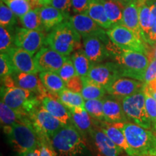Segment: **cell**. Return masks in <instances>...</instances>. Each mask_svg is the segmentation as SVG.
Listing matches in <instances>:
<instances>
[{
  "label": "cell",
  "instance_id": "obj_52",
  "mask_svg": "<svg viewBox=\"0 0 156 156\" xmlns=\"http://www.w3.org/2000/svg\"><path fill=\"white\" fill-rule=\"evenodd\" d=\"M147 0H138L139 2H147Z\"/></svg>",
  "mask_w": 156,
  "mask_h": 156
},
{
  "label": "cell",
  "instance_id": "obj_36",
  "mask_svg": "<svg viewBox=\"0 0 156 156\" xmlns=\"http://www.w3.org/2000/svg\"><path fill=\"white\" fill-rule=\"evenodd\" d=\"M18 17H20L31 9L28 0H2Z\"/></svg>",
  "mask_w": 156,
  "mask_h": 156
},
{
  "label": "cell",
  "instance_id": "obj_10",
  "mask_svg": "<svg viewBox=\"0 0 156 156\" xmlns=\"http://www.w3.org/2000/svg\"><path fill=\"white\" fill-rule=\"evenodd\" d=\"M108 38L119 48L124 50H131L147 54L150 46L136 36L131 30L122 25H116L106 30Z\"/></svg>",
  "mask_w": 156,
  "mask_h": 156
},
{
  "label": "cell",
  "instance_id": "obj_28",
  "mask_svg": "<svg viewBox=\"0 0 156 156\" xmlns=\"http://www.w3.org/2000/svg\"><path fill=\"white\" fill-rule=\"evenodd\" d=\"M83 82V87L81 94L85 100L101 99L106 95V90L105 87L93 81L87 77H82Z\"/></svg>",
  "mask_w": 156,
  "mask_h": 156
},
{
  "label": "cell",
  "instance_id": "obj_45",
  "mask_svg": "<svg viewBox=\"0 0 156 156\" xmlns=\"http://www.w3.org/2000/svg\"><path fill=\"white\" fill-rule=\"evenodd\" d=\"M150 63L146 69L144 83H148L156 79V59L154 58H149Z\"/></svg>",
  "mask_w": 156,
  "mask_h": 156
},
{
  "label": "cell",
  "instance_id": "obj_30",
  "mask_svg": "<svg viewBox=\"0 0 156 156\" xmlns=\"http://www.w3.org/2000/svg\"><path fill=\"white\" fill-rule=\"evenodd\" d=\"M70 58L75 66L77 75L82 77H87L93 64L87 58L84 50L80 48L75 50Z\"/></svg>",
  "mask_w": 156,
  "mask_h": 156
},
{
  "label": "cell",
  "instance_id": "obj_23",
  "mask_svg": "<svg viewBox=\"0 0 156 156\" xmlns=\"http://www.w3.org/2000/svg\"><path fill=\"white\" fill-rule=\"evenodd\" d=\"M96 122L101 129L117 146L122 148L129 155L134 156L133 151L129 145L125 136L120 129L115 126L114 124L107 122L106 121H103V122L96 121Z\"/></svg>",
  "mask_w": 156,
  "mask_h": 156
},
{
  "label": "cell",
  "instance_id": "obj_7",
  "mask_svg": "<svg viewBox=\"0 0 156 156\" xmlns=\"http://www.w3.org/2000/svg\"><path fill=\"white\" fill-rule=\"evenodd\" d=\"M82 38L84 52L93 64L112 58L111 47L113 42L108 38L106 30L97 34L84 35Z\"/></svg>",
  "mask_w": 156,
  "mask_h": 156
},
{
  "label": "cell",
  "instance_id": "obj_15",
  "mask_svg": "<svg viewBox=\"0 0 156 156\" xmlns=\"http://www.w3.org/2000/svg\"><path fill=\"white\" fill-rule=\"evenodd\" d=\"M145 83L128 77H119L106 88L109 95L122 98L143 90Z\"/></svg>",
  "mask_w": 156,
  "mask_h": 156
},
{
  "label": "cell",
  "instance_id": "obj_29",
  "mask_svg": "<svg viewBox=\"0 0 156 156\" xmlns=\"http://www.w3.org/2000/svg\"><path fill=\"white\" fill-rule=\"evenodd\" d=\"M57 98L68 110L76 108H85V99L81 93H75L65 88L58 93Z\"/></svg>",
  "mask_w": 156,
  "mask_h": 156
},
{
  "label": "cell",
  "instance_id": "obj_16",
  "mask_svg": "<svg viewBox=\"0 0 156 156\" xmlns=\"http://www.w3.org/2000/svg\"><path fill=\"white\" fill-rule=\"evenodd\" d=\"M15 72L17 73H38L34 62V57L30 53L23 48L14 46L7 53Z\"/></svg>",
  "mask_w": 156,
  "mask_h": 156
},
{
  "label": "cell",
  "instance_id": "obj_4",
  "mask_svg": "<svg viewBox=\"0 0 156 156\" xmlns=\"http://www.w3.org/2000/svg\"><path fill=\"white\" fill-rule=\"evenodd\" d=\"M49 141L58 156H77L86 147L84 136L72 122L62 126Z\"/></svg>",
  "mask_w": 156,
  "mask_h": 156
},
{
  "label": "cell",
  "instance_id": "obj_6",
  "mask_svg": "<svg viewBox=\"0 0 156 156\" xmlns=\"http://www.w3.org/2000/svg\"><path fill=\"white\" fill-rule=\"evenodd\" d=\"M1 101L11 108L21 114L28 115L37 106L41 104V98L36 93L19 87L1 88Z\"/></svg>",
  "mask_w": 156,
  "mask_h": 156
},
{
  "label": "cell",
  "instance_id": "obj_42",
  "mask_svg": "<svg viewBox=\"0 0 156 156\" xmlns=\"http://www.w3.org/2000/svg\"><path fill=\"white\" fill-rule=\"evenodd\" d=\"M51 5L63 12L69 19V12L72 8L71 0H52Z\"/></svg>",
  "mask_w": 156,
  "mask_h": 156
},
{
  "label": "cell",
  "instance_id": "obj_17",
  "mask_svg": "<svg viewBox=\"0 0 156 156\" xmlns=\"http://www.w3.org/2000/svg\"><path fill=\"white\" fill-rule=\"evenodd\" d=\"M15 82L16 87L28 90L31 92L36 93L38 96L42 98L44 95L48 94V91L43 85L40 77L34 73H17L15 72L11 75Z\"/></svg>",
  "mask_w": 156,
  "mask_h": 156
},
{
  "label": "cell",
  "instance_id": "obj_50",
  "mask_svg": "<svg viewBox=\"0 0 156 156\" xmlns=\"http://www.w3.org/2000/svg\"><path fill=\"white\" fill-rule=\"evenodd\" d=\"M41 155V148H40V145L38 146L36 148L32 150V151L28 152V153H25V155L22 156H40Z\"/></svg>",
  "mask_w": 156,
  "mask_h": 156
},
{
  "label": "cell",
  "instance_id": "obj_41",
  "mask_svg": "<svg viewBox=\"0 0 156 156\" xmlns=\"http://www.w3.org/2000/svg\"><path fill=\"white\" fill-rule=\"evenodd\" d=\"M14 73L15 70L12 65L8 54L7 53L1 54L0 55V77H1V80L4 79L7 76L12 75Z\"/></svg>",
  "mask_w": 156,
  "mask_h": 156
},
{
  "label": "cell",
  "instance_id": "obj_39",
  "mask_svg": "<svg viewBox=\"0 0 156 156\" xmlns=\"http://www.w3.org/2000/svg\"><path fill=\"white\" fill-rule=\"evenodd\" d=\"M147 2L151 9V27L147 39L148 46H152L156 44V0H147Z\"/></svg>",
  "mask_w": 156,
  "mask_h": 156
},
{
  "label": "cell",
  "instance_id": "obj_9",
  "mask_svg": "<svg viewBox=\"0 0 156 156\" xmlns=\"http://www.w3.org/2000/svg\"><path fill=\"white\" fill-rule=\"evenodd\" d=\"M40 140H48L61 129L64 124L52 116L40 104L28 115Z\"/></svg>",
  "mask_w": 156,
  "mask_h": 156
},
{
  "label": "cell",
  "instance_id": "obj_46",
  "mask_svg": "<svg viewBox=\"0 0 156 156\" xmlns=\"http://www.w3.org/2000/svg\"><path fill=\"white\" fill-rule=\"evenodd\" d=\"M41 155L40 156H56V152L51 145L50 141L48 140H40Z\"/></svg>",
  "mask_w": 156,
  "mask_h": 156
},
{
  "label": "cell",
  "instance_id": "obj_26",
  "mask_svg": "<svg viewBox=\"0 0 156 156\" xmlns=\"http://www.w3.org/2000/svg\"><path fill=\"white\" fill-rule=\"evenodd\" d=\"M85 14L90 17L99 26L105 30L112 28L101 0H91Z\"/></svg>",
  "mask_w": 156,
  "mask_h": 156
},
{
  "label": "cell",
  "instance_id": "obj_11",
  "mask_svg": "<svg viewBox=\"0 0 156 156\" xmlns=\"http://www.w3.org/2000/svg\"><path fill=\"white\" fill-rule=\"evenodd\" d=\"M13 36L15 46L27 51L32 55L41 49L46 38L44 31L30 30L25 28H15Z\"/></svg>",
  "mask_w": 156,
  "mask_h": 156
},
{
  "label": "cell",
  "instance_id": "obj_22",
  "mask_svg": "<svg viewBox=\"0 0 156 156\" xmlns=\"http://www.w3.org/2000/svg\"><path fill=\"white\" fill-rule=\"evenodd\" d=\"M70 120L83 136L90 134L94 125V119L90 116L85 108H76L68 110Z\"/></svg>",
  "mask_w": 156,
  "mask_h": 156
},
{
  "label": "cell",
  "instance_id": "obj_37",
  "mask_svg": "<svg viewBox=\"0 0 156 156\" xmlns=\"http://www.w3.org/2000/svg\"><path fill=\"white\" fill-rule=\"evenodd\" d=\"M145 96V107L152 123V131L156 134V100L151 93L144 87Z\"/></svg>",
  "mask_w": 156,
  "mask_h": 156
},
{
  "label": "cell",
  "instance_id": "obj_51",
  "mask_svg": "<svg viewBox=\"0 0 156 156\" xmlns=\"http://www.w3.org/2000/svg\"><path fill=\"white\" fill-rule=\"evenodd\" d=\"M116 1L119 2L123 4L124 6H126L127 4L131 2H132V1H134V0H116Z\"/></svg>",
  "mask_w": 156,
  "mask_h": 156
},
{
  "label": "cell",
  "instance_id": "obj_1",
  "mask_svg": "<svg viewBox=\"0 0 156 156\" xmlns=\"http://www.w3.org/2000/svg\"><path fill=\"white\" fill-rule=\"evenodd\" d=\"M112 58L118 65L122 77H128L144 82L150 60L145 54L131 50H124L114 44Z\"/></svg>",
  "mask_w": 156,
  "mask_h": 156
},
{
  "label": "cell",
  "instance_id": "obj_21",
  "mask_svg": "<svg viewBox=\"0 0 156 156\" xmlns=\"http://www.w3.org/2000/svg\"><path fill=\"white\" fill-rule=\"evenodd\" d=\"M41 104L52 116L56 117L64 125L71 122L70 115L68 109L60 102L57 98L48 94L44 95L41 99Z\"/></svg>",
  "mask_w": 156,
  "mask_h": 156
},
{
  "label": "cell",
  "instance_id": "obj_40",
  "mask_svg": "<svg viewBox=\"0 0 156 156\" xmlns=\"http://www.w3.org/2000/svg\"><path fill=\"white\" fill-rule=\"evenodd\" d=\"M56 73L61 77L62 79L65 82V83L68 80H69L72 77L77 75L75 66H74L71 58H67V59L66 60L62 67L58 70Z\"/></svg>",
  "mask_w": 156,
  "mask_h": 156
},
{
  "label": "cell",
  "instance_id": "obj_32",
  "mask_svg": "<svg viewBox=\"0 0 156 156\" xmlns=\"http://www.w3.org/2000/svg\"><path fill=\"white\" fill-rule=\"evenodd\" d=\"M151 9L147 2H139L140 25L142 30V36H143V40L146 44H147V37L149 36L150 31H151Z\"/></svg>",
  "mask_w": 156,
  "mask_h": 156
},
{
  "label": "cell",
  "instance_id": "obj_20",
  "mask_svg": "<svg viewBox=\"0 0 156 156\" xmlns=\"http://www.w3.org/2000/svg\"><path fill=\"white\" fill-rule=\"evenodd\" d=\"M68 20L73 28L81 36L84 35L100 34L105 30V29L99 26L90 17L85 13L75 14L73 16H70Z\"/></svg>",
  "mask_w": 156,
  "mask_h": 156
},
{
  "label": "cell",
  "instance_id": "obj_49",
  "mask_svg": "<svg viewBox=\"0 0 156 156\" xmlns=\"http://www.w3.org/2000/svg\"><path fill=\"white\" fill-rule=\"evenodd\" d=\"M148 58H154L156 59V44H154L153 46H150L147 50V54Z\"/></svg>",
  "mask_w": 156,
  "mask_h": 156
},
{
  "label": "cell",
  "instance_id": "obj_12",
  "mask_svg": "<svg viewBox=\"0 0 156 156\" xmlns=\"http://www.w3.org/2000/svg\"><path fill=\"white\" fill-rule=\"evenodd\" d=\"M87 77L106 90L116 80L122 77L118 65L115 62L93 64Z\"/></svg>",
  "mask_w": 156,
  "mask_h": 156
},
{
  "label": "cell",
  "instance_id": "obj_47",
  "mask_svg": "<svg viewBox=\"0 0 156 156\" xmlns=\"http://www.w3.org/2000/svg\"><path fill=\"white\" fill-rule=\"evenodd\" d=\"M31 9L41 7L45 5H51L52 0H28Z\"/></svg>",
  "mask_w": 156,
  "mask_h": 156
},
{
  "label": "cell",
  "instance_id": "obj_48",
  "mask_svg": "<svg viewBox=\"0 0 156 156\" xmlns=\"http://www.w3.org/2000/svg\"><path fill=\"white\" fill-rule=\"evenodd\" d=\"M145 88L153 95V97L156 100V79L150 83H145Z\"/></svg>",
  "mask_w": 156,
  "mask_h": 156
},
{
  "label": "cell",
  "instance_id": "obj_19",
  "mask_svg": "<svg viewBox=\"0 0 156 156\" xmlns=\"http://www.w3.org/2000/svg\"><path fill=\"white\" fill-rule=\"evenodd\" d=\"M122 25H124L126 28L131 30L140 40L145 42L140 25L139 2L137 0H134L124 7L123 11Z\"/></svg>",
  "mask_w": 156,
  "mask_h": 156
},
{
  "label": "cell",
  "instance_id": "obj_33",
  "mask_svg": "<svg viewBox=\"0 0 156 156\" xmlns=\"http://www.w3.org/2000/svg\"><path fill=\"white\" fill-rule=\"evenodd\" d=\"M19 20L23 28L44 32L46 31L41 22L38 8L30 9L23 16L19 17Z\"/></svg>",
  "mask_w": 156,
  "mask_h": 156
},
{
  "label": "cell",
  "instance_id": "obj_18",
  "mask_svg": "<svg viewBox=\"0 0 156 156\" xmlns=\"http://www.w3.org/2000/svg\"><path fill=\"white\" fill-rule=\"evenodd\" d=\"M103 100V114L106 122L112 124L129 122L119 98L110 95L104 97Z\"/></svg>",
  "mask_w": 156,
  "mask_h": 156
},
{
  "label": "cell",
  "instance_id": "obj_8",
  "mask_svg": "<svg viewBox=\"0 0 156 156\" xmlns=\"http://www.w3.org/2000/svg\"><path fill=\"white\" fill-rule=\"evenodd\" d=\"M119 100L129 122L152 131V123L146 110L143 90Z\"/></svg>",
  "mask_w": 156,
  "mask_h": 156
},
{
  "label": "cell",
  "instance_id": "obj_27",
  "mask_svg": "<svg viewBox=\"0 0 156 156\" xmlns=\"http://www.w3.org/2000/svg\"><path fill=\"white\" fill-rule=\"evenodd\" d=\"M112 27L122 25L124 6L116 0H101Z\"/></svg>",
  "mask_w": 156,
  "mask_h": 156
},
{
  "label": "cell",
  "instance_id": "obj_24",
  "mask_svg": "<svg viewBox=\"0 0 156 156\" xmlns=\"http://www.w3.org/2000/svg\"><path fill=\"white\" fill-rule=\"evenodd\" d=\"M38 10L46 31H50L68 19L63 12L51 5L43 6L38 8Z\"/></svg>",
  "mask_w": 156,
  "mask_h": 156
},
{
  "label": "cell",
  "instance_id": "obj_44",
  "mask_svg": "<svg viewBox=\"0 0 156 156\" xmlns=\"http://www.w3.org/2000/svg\"><path fill=\"white\" fill-rule=\"evenodd\" d=\"M91 0H71L72 8L75 14L86 12Z\"/></svg>",
  "mask_w": 156,
  "mask_h": 156
},
{
  "label": "cell",
  "instance_id": "obj_14",
  "mask_svg": "<svg viewBox=\"0 0 156 156\" xmlns=\"http://www.w3.org/2000/svg\"><path fill=\"white\" fill-rule=\"evenodd\" d=\"M90 135L101 156H120L124 153L122 148L117 146L101 129L95 120Z\"/></svg>",
  "mask_w": 156,
  "mask_h": 156
},
{
  "label": "cell",
  "instance_id": "obj_34",
  "mask_svg": "<svg viewBox=\"0 0 156 156\" xmlns=\"http://www.w3.org/2000/svg\"><path fill=\"white\" fill-rule=\"evenodd\" d=\"M85 108L94 120L98 122L105 121L103 98L85 100Z\"/></svg>",
  "mask_w": 156,
  "mask_h": 156
},
{
  "label": "cell",
  "instance_id": "obj_25",
  "mask_svg": "<svg viewBox=\"0 0 156 156\" xmlns=\"http://www.w3.org/2000/svg\"><path fill=\"white\" fill-rule=\"evenodd\" d=\"M43 85L49 94L56 96L66 88V83L61 77L54 72H42L39 74Z\"/></svg>",
  "mask_w": 156,
  "mask_h": 156
},
{
  "label": "cell",
  "instance_id": "obj_38",
  "mask_svg": "<svg viewBox=\"0 0 156 156\" xmlns=\"http://www.w3.org/2000/svg\"><path fill=\"white\" fill-rule=\"evenodd\" d=\"M14 36L11 34L9 29L0 27V51L1 54L7 53L9 50L14 47Z\"/></svg>",
  "mask_w": 156,
  "mask_h": 156
},
{
  "label": "cell",
  "instance_id": "obj_43",
  "mask_svg": "<svg viewBox=\"0 0 156 156\" xmlns=\"http://www.w3.org/2000/svg\"><path fill=\"white\" fill-rule=\"evenodd\" d=\"M83 87V82L82 77L76 75L66 83V88L75 93H81Z\"/></svg>",
  "mask_w": 156,
  "mask_h": 156
},
{
  "label": "cell",
  "instance_id": "obj_3",
  "mask_svg": "<svg viewBox=\"0 0 156 156\" xmlns=\"http://www.w3.org/2000/svg\"><path fill=\"white\" fill-rule=\"evenodd\" d=\"M14 151L20 156L25 155L40 145V139L28 116L11 126L4 127Z\"/></svg>",
  "mask_w": 156,
  "mask_h": 156
},
{
  "label": "cell",
  "instance_id": "obj_31",
  "mask_svg": "<svg viewBox=\"0 0 156 156\" xmlns=\"http://www.w3.org/2000/svg\"><path fill=\"white\" fill-rule=\"evenodd\" d=\"M28 116L13 110L7 106L3 101L0 103V119L4 127L11 126L15 123L21 122Z\"/></svg>",
  "mask_w": 156,
  "mask_h": 156
},
{
  "label": "cell",
  "instance_id": "obj_35",
  "mask_svg": "<svg viewBox=\"0 0 156 156\" xmlns=\"http://www.w3.org/2000/svg\"><path fill=\"white\" fill-rule=\"evenodd\" d=\"M17 17L6 4L1 0L0 3V25L9 30H12L17 24Z\"/></svg>",
  "mask_w": 156,
  "mask_h": 156
},
{
  "label": "cell",
  "instance_id": "obj_53",
  "mask_svg": "<svg viewBox=\"0 0 156 156\" xmlns=\"http://www.w3.org/2000/svg\"><path fill=\"white\" fill-rule=\"evenodd\" d=\"M137 1H138V0H137Z\"/></svg>",
  "mask_w": 156,
  "mask_h": 156
},
{
  "label": "cell",
  "instance_id": "obj_5",
  "mask_svg": "<svg viewBox=\"0 0 156 156\" xmlns=\"http://www.w3.org/2000/svg\"><path fill=\"white\" fill-rule=\"evenodd\" d=\"M80 35L73 28L67 19L48 32L45 44L58 53L69 56L72 52L77 49V46L80 44Z\"/></svg>",
  "mask_w": 156,
  "mask_h": 156
},
{
  "label": "cell",
  "instance_id": "obj_2",
  "mask_svg": "<svg viewBox=\"0 0 156 156\" xmlns=\"http://www.w3.org/2000/svg\"><path fill=\"white\" fill-rule=\"evenodd\" d=\"M122 130L134 156H156V134L132 122L114 124Z\"/></svg>",
  "mask_w": 156,
  "mask_h": 156
},
{
  "label": "cell",
  "instance_id": "obj_13",
  "mask_svg": "<svg viewBox=\"0 0 156 156\" xmlns=\"http://www.w3.org/2000/svg\"><path fill=\"white\" fill-rule=\"evenodd\" d=\"M68 57L69 56L62 55L51 48L43 47L34 56V62L38 73H57Z\"/></svg>",
  "mask_w": 156,
  "mask_h": 156
}]
</instances>
